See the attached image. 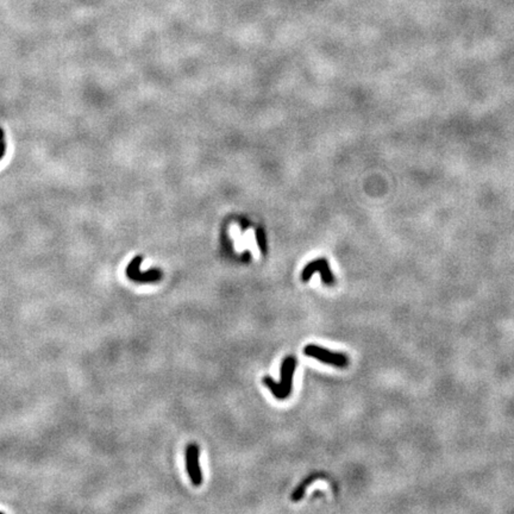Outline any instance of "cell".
I'll return each instance as SVG.
<instances>
[{"instance_id":"1","label":"cell","mask_w":514,"mask_h":514,"mask_svg":"<svg viewBox=\"0 0 514 514\" xmlns=\"http://www.w3.org/2000/svg\"><path fill=\"white\" fill-rule=\"evenodd\" d=\"M296 369V358L294 356H287L282 361L281 369H280V381L281 382L276 383L274 379L270 376L263 377V384L269 388L271 394L278 399V400H285L292 393L293 389V376Z\"/></svg>"},{"instance_id":"2","label":"cell","mask_w":514,"mask_h":514,"mask_svg":"<svg viewBox=\"0 0 514 514\" xmlns=\"http://www.w3.org/2000/svg\"><path fill=\"white\" fill-rule=\"evenodd\" d=\"M304 355L307 357L316 358L325 365L336 367V368H347L349 366V357L341 352H332L328 349L318 347L314 344H307L304 348Z\"/></svg>"},{"instance_id":"3","label":"cell","mask_w":514,"mask_h":514,"mask_svg":"<svg viewBox=\"0 0 514 514\" xmlns=\"http://www.w3.org/2000/svg\"><path fill=\"white\" fill-rule=\"evenodd\" d=\"M143 262L142 256H136L132 258V261L129 263L127 268V276L131 281L138 283H149V282H157L162 279V271L160 269H152L148 271H141V267Z\"/></svg>"},{"instance_id":"4","label":"cell","mask_w":514,"mask_h":514,"mask_svg":"<svg viewBox=\"0 0 514 514\" xmlns=\"http://www.w3.org/2000/svg\"><path fill=\"white\" fill-rule=\"evenodd\" d=\"M186 470L193 486L199 487L202 485V470L199 462V446L197 444H188L186 447Z\"/></svg>"},{"instance_id":"5","label":"cell","mask_w":514,"mask_h":514,"mask_svg":"<svg viewBox=\"0 0 514 514\" xmlns=\"http://www.w3.org/2000/svg\"><path fill=\"white\" fill-rule=\"evenodd\" d=\"M317 271L320 273L321 281H323V283H325V285L326 286L335 285L336 282L335 275L332 274L328 262L325 260V258H319V260L310 262V263L304 268V270L301 273V280L304 282L310 281V279L312 278L314 273Z\"/></svg>"},{"instance_id":"6","label":"cell","mask_w":514,"mask_h":514,"mask_svg":"<svg viewBox=\"0 0 514 514\" xmlns=\"http://www.w3.org/2000/svg\"><path fill=\"white\" fill-rule=\"evenodd\" d=\"M319 477H321L320 475L316 474V475H311V476H310L309 478H306V480L304 481L303 483L299 486L298 489H296V491L293 492V494H292V496H291V500H292V501H294V502H298V501H300V500H301V499L304 498V495H305V492H306L307 487H309V486H310L311 483H312L313 481L318 480V478H319Z\"/></svg>"},{"instance_id":"7","label":"cell","mask_w":514,"mask_h":514,"mask_svg":"<svg viewBox=\"0 0 514 514\" xmlns=\"http://www.w3.org/2000/svg\"><path fill=\"white\" fill-rule=\"evenodd\" d=\"M6 153V143H5V136L4 131L0 129V160L3 159Z\"/></svg>"}]
</instances>
